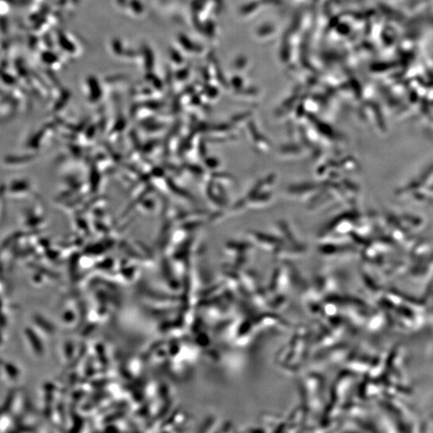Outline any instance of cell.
Returning <instances> with one entry per match:
<instances>
[{"instance_id":"1","label":"cell","mask_w":433,"mask_h":433,"mask_svg":"<svg viewBox=\"0 0 433 433\" xmlns=\"http://www.w3.org/2000/svg\"><path fill=\"white\" fill-rule=\"evenodd\" d=\"M3 374L2 377L6 379H10V380H17V379L20 377V372L18 370L17 367L12 364H7L3 367V369L0 372V375Z\"/></svg>"}]
</instances>
